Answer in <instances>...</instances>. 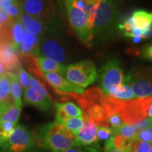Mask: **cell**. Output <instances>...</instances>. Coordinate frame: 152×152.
<instances>
[{
  "label": "cell",
  "instance_id": "1",
  "mask_svg": "<svg viewBox=\"0 0 152 152\" xmlns=\"http://www.w3.org/2000/svg\"><path fill=\"white\" fill-rule=\"evenodd\" d=\"M35 140L39 145L52 152H62L74 147H82L75 134L56 121L38 129Z\"/></svg>",
  "mask_w": 152,
  "mask_h": 152
},
{
  "label": "cell",
  "instance_id": "2",
  "mask_svg": "<svg viewBox=\"0 0 152 152\" xmlns=\"http://www.w3.org/2000/svg\"><path fill=\"white\" fill-rule=\"evenodd\" d=\"M118 11L113 0H99L93 33V43H104L113 36L118 28Z\"/></svg>",
  "mask_w": 152,
  "mask_h": 152
},
{
  "label": "cell",
  "instance_id": "3",
  "mask_svg": "<svg viewBox=\"0 0 152 152\" xmlns=\"http://www.w3.org/2000/svg\"><path fill=\"white\" fill-rule=\"evenodd\" d=\"M66 79L75 86L84 89L98 78V72L94 62L90 60L75 63L66 68Z\"/></svg>",
  "mask_w": 152,
  "mask_h": 152
},
{
  "label": "cell",
  "instance_id": "4",
  "mask_svg": "<svg viewBox=\"0 0 152 152\" xmlns=\"http://www.w3.org/2000/svg\"><path fill=\"white\" fill-rule=\"evenodd\" d=\"M124 83L132 87L136 99L152 96V67L140 66L125 76Z\"/></svg>",
  "mask_w": 152,
  "mask_h": 152
},
{
  "label": "cell",
  "instance_id": "5",
  "mask_svg": "<svg viewBox=\"0 0 152 152\" xmlns=\"http://www.w3.org/2000/svg\"><path fill=\"white\" fill-rule=\"evenodd\" d=\"M69 23L82 42L91 47L94 33L87 27V18L84 11L75 7L71 0H65Z\"/></svg>",
  "mask_w": 152,
  "mask_h": 152
},
{
  "label": "cell",
  "instance_id": "6",
  "mask_svg": "<svg viewBox=\"0 0 152 152\" xmlns=\"http://www.w3.org/2000/svg\"><path fill=\"white\" fill-rule=\"evenodd\" d=\"M97 72L99 89L104 94H107L112 87L124 84L125 75L119 60L107 61Z\"/></svg>",
  "mask_w": 152,
  "mask_h": 152
},
{
  "label": "cell",
  "instance_id": "7",
  "mask_svg": "<svg viewBox=\"0 0 152 152\" xmlns=\"http://www.w3.org/2000/svg\"><path fill=\"white\" fill-rule=\"evenodd\" d=\"M36 56H45L64 65L68 59V52L64 42L59 38L44 35L40 39Z\"/></svg>",
  "mask_w": 152,
  "mask_h": 152
},
{
  "label": "cell",
  "instance_id": "8",
  "mask_svg": "<svg viewBox=\"0 0 152 152\" xmlns=\"http://www.w3.org/2000/svg\"><path fill=\"white\" fill-rule=\"evenodd\" d=\"M35 137L21 125H17L14 130L1 146L4 152H23L33 146Z\"/></svg>",
  "mask_w": 152,
  "mask_h": 152
},
{
  "label": "cell",
  "instance_id": "9",
  "mask_svg": "<svg viewBox=\"0 0 152 152\" xmlns=\"http://www.w3.org/2000/svg\"><path fill=\"white\" fill-rule=\"evenodd\" d=\"M23 12L43 20L47 24L52 23L54 18V7L51 0H22Z\"/></svg>",
  "mask_w": 152,
  "mask_h": 152
},
{
  "label": "cell",
  "instance_id": "10",
  "mask_svg": "<svg viewBox=\"0 0 152 152\" xmlns=\"http://www.w3.org/2000/svg\"><path fill=\"white\" fill-rule=\"evenodd\" d=\"M44 76L45 81L47 82L56 94L59 95H68L71 97L75 94H82L85 92L84 89L72 84L57 73H45Z\"/></svg>",
  "mask_w": 152,
  "mask_h": 152
},
{
  "label": "cell",
  "instance_id": "11",
  "mask_svg": "<svg viewBox=\"0 0 152 152\" xmlns=\"http://www.w3.org/2000/svg\"><path fill=\"white\" fill-rule=\"evenodd\" d=\"M0 61L4 66L7 72L17 71L21 66L18 51L11 43L0 44Z\"/></svg>",
  "mask_w": 152,
  "mask_h": 152
},
{
  "label": "cell",
  "instance_id": "12",
  "mask_svg": "<svg viewBox=\"0 0 152 152\" xmlns=\"http://www.w3.org/2000/svg\"><path fill=\"white\" fill-rule=\"evenodd\" d=\"M98 127L99 125L92 121L84 119L83 127L75 134V136L82 147L89 148L97 142L96 130Z\"/></svg>",
  "mask_w": 152,
  "mask_h": 152
},
{
  "label": "cell",
  "instance_id": "13",
  "mask_svg": "<svg viewBox=\"0 0 152 152\" xmlns=\"http://www.w3.org/2000/svg\"><path fill=\"white\" fill-rule=\"evenodd\" d=\"M18 20L28 33L39 37L45 35L49 28L47 23L24 13L20 15Z\"/></svg>",
  "mask_w": 152,
  "mask_h": 152
},
{
  "label": "cell",
  "instance_id": "14",
  "mask_svg": "<svg viewBox=\"0 0 152 152\" xmlns=\"http://www.w3.org/2000/svg\"><path fill=\"white\" fill-rule=\"evenodd\" d=\"M24 101L26 104L35 106L41 111H49L52 107V101L45 97L37 90L31 87L25 90Z\"/></svg>",
  "mask_w": 152,
  "mask_h": 152
},
{
  "label": "cell",
  "instance_id": "15",
  "mask_svg": "<svg viewBox=\"0 0 152 152\" xmlns=\"http://www.w3.org/2000/svg\"><path fill=\"white\" fill-rule=\"evenodd\" d=\"M56 121H61L71 118H77L83 115L81 108L71 102L56 103Z\"/></svg>",
  "mask_w": 152,
  "mask_h": 152
},
{
  "label": "cell",
  "instance_id": "16",
  "mask_svg": "<svg viewBox=\"0 0 152 152\" xmlns=\"http://www.w3.org/2000/svg\"><path fill=\"white\" fill-rule=\"evenodd\" d=\"M41 37L37 35L26 33L21 44L18 49L19 56L28 54L37 55V49L40 42Z\"/></svg>",
  "mask_w": 152,
  "mask_h": 152
},
{
  "label": "cell",
  "instance_id": "17",
  "mask_svg": "<svg viewBox=\"0 0 152 152\" xmlns=\"http://www.w3.org/2000/svg\"><path fill=\"white\" fill-rule=\"evenodd\" d=\"M107 96L121 101H131L137 99L134 96L132 87L128 83L113 87L110 89L107 93Z\"/></svg>",
  "mask_w": 152,
  "mask_h": 152
},
{
  "label": "cell",
  "instance_id": "18",
  "mask_svg": "<svg viewBox=\"0 0 152 152\" xmlns=\"http://www.w3.org/2000/svg\"><path fill=\"white\" fill-rule=\"evenodd\" d=\"M37 61L42 73H57L60 75H65L66 66L64 64L55 61L45 56H37Z\"/></svg>",
  "mask_w": 152,
  "mask_h": 152
},
{
  "label": "cell",
  "instance_id": "19",
  "mask_svg": "<svg viewBox=\"0 0 152 152\" xmlns=\"http://www.w3.org/2000/svg\"><path fill=\"white\" fill-rule=\"evenodd\" d=\"M11 78L9 72L0 75V102L5 106L14 104L11 95Z\"/></svg>",
  "mask_w": 152,
  "mask_h": 152
},
{
  "label": "cell",
  "instance_id": "20",
  "mask_svg": "<svg viewBox=\"0 0 152 152\" xmlns=\"http://www.w3.org/2000/svg\"><path fill=\"white\" fill-rule=\"evenodd\" d=\"M10 33L11 45L15 49L18 51L20 45L23 39L24 36L26 35V31L23 26L19 21V20H13L10 26Z\"/></svg>",
  "mask_w": 152,
  "mask_h": 152
},
{
  "label": "cell",
  "instance_id": "21",
  "mask_svg": "<svg viewBox=\"0 0 152 152\" xmlns=\"http://www.w3.org/2000/svg\"><path fill=\"white\" fill-rule=\"evenodd\" d=\"M131 18L134 27L140 28L143 30L144 33L152 23L151 14L144 10L135 11L132 14Z\"/></svg>",
  "mask_w": 152,
  "mask_h": 152
},
{
  "label": "cell",
  "instance_id": "22",
  "mask_svg": "<svg viewBox=\"0 0 152 152\" xmlns=\"http://www.w3.org/2000/svg\"><path fill=\"white\" fill-rule=\"evenodd\" d=\"M21 108V106L14 103L6 106L3 111L0 113V121L1 122L9 121L17 125L20 115Z\"/></svg>",
  "mask_w": 152,
  "mask_h": 152
},
{
  "label": "cell",
  "instance_id": "23",
  "mask_svg": "<svg viewBox=\"0 0 152 152\" xmlns=\"http://www.w3.org/2000/svg\"><path fill=\"white\" fill-rule=\"evenodd\" d=\"M11 78V95L13 102L17 105L23 106L22 87L17 75L14 72H9Z\"/></svg>",
  "mask_w": 152,
  "mask_h": 152
},
{
  "label": "cell",
  "instance_id": "24",
  "mask_svg": "<svg viewBox=\"0 0 152 152\" xmlns=\"http://www.w3.org/2000/svg\"><path fill=\"white\" fill-rule=\"evenodd\" d=\"M59 123L66 130H69L70 132L73 133L74 134L77 133L78 131L82 129L84 125V119L83 115L77 118H67L62 120L61 121H56Z\"/></svg>",
  "mask_w": 152,
  "mask_h": 152
},
{
  "label": "cell",
  "instance_id": "25",
  "mask_svg": "<svg viewBox=\"0 0 152 152\" xmlns=\"http://www.w3.org/2000/svg\"><path fill=\"white\" fill-rule=\"evenodd\" d=\"M137 131L134 125L123 123L116 130H114V134H118L127 140H135Z\"/></svg>",
  "mask_w": 152,
  "mask_h": 152
},
{
  "label": "cell",
  "instance_id": "26",
  "mask_svg": "<svg viewBox=\"0 0 152 152\" xmlns=\"http://www.w3.org/2000/svg\"><path fill=\"white\" fill-rule=\"evenodd\" d=\"M30 87L35 88L36 90H37L39 92L41 93L43 96H45V97L49 99V100L52 101V96H50V94H49L48 91L47 90L46 87L45 86V85L43 83H42L40 81H39L37 80L35 77H34L33 76L30 75Z\"/></svg>",
  "mask_w": 152,
  "mask_h": 152
},
{
  "label": "cell",
  "instance_id": "27",
  "mask_svg": "<svg viewBox=\"0 0 152 152\" xmlns=\"http://www.w3.org/2000/svg\"><path fill=\"white\" fill-rule=\"evenodd\" d=\"M114 135V131L109 127L99 126L96 130V138L97 140L108 141Z\"/></svg>",
  "mask_w": 152,
  "mask_h": 152
},
{
  "label": "cell",
  "instance_id": "28",
  "mask_svg": "<svg viewBox=\"0 0 152 152\" xmlns=\"http://www.w3.org/2000/svg\"><path fill=\"white\" fill-rule=\"evenodd\" d=\"M152 144L135 140L132 142L131 152H150Z\"/></svg>",
  "mask_w": 152,
  "mask_h": 152
},
{
  "label": "cell",
  "instance_id": "29",
  "mask_svg": "<svg viewBox=\"0 0 152 152\" xmlns=\"http://www.w3.org/2000/svg\"><path fill=\"white\" fill-rule=\"evenodd\" d=\"M16 73L21 87L24 90H26L30 87V75L25 71L22 66L18 68Z\"/></svg>",
  "mask_w": 152,
  "mask_h": 152
},
{
  "label": "cell",
  "instance_id": "30",
  "mask_svg": "<svg viewBox=\"0 0 152 152\" xmlns=\"http://www.w3.org/2000/svg\"><path fill=\"white\" fill-rule=\"evenodd\" d=\"M7 14L9 15L10 18L12 20H18L19 17L23 13V9L20 2H15L7 11Z\"/></svg>",
  "mask_w": 152,
  "mask_h": 152
},
{
  "label": "cell",
  "instance_id": "31",
  "mask_svg": "<svg viewBox=\"0 0 152 152\" xmlns=\"http://www.w3.org/2000/svg\"><path fill=\"white\" fill-rule=\"evenodd\" d=\"M16 125H17L11 122H9V121L0 123V132H1L3 137L6 140L10 136V134L14 130Z\"/></svg>",
  "mask_w": 152,
  "mask_h": 152
},
{
  "label": "cell",
  "instance_id": "32",
  "mask_svg": "<svg viewBox=\"0 0 152 152\" xmlns=\"http://www.w3.org/2000/svg\"><path fill=\"white\" fill-rule=\"evenodd\" d=\"M138 55L144 60L152 61V42L144 45L140 50H139Z\"/></svg>",
  "mask_w": 152,
  "mask_h": 152
},
{
  "label": "cell",
  "instance_id": "33",
  "mask_svg": "<svg viewBox=\"0 0 152 152\" xmlns=\"http://www.w3.org/2000/svg\"><path fill=\"white\" fill-rule=\"evenodd\" d=\"M13 20L10 18L6 11L0 9V30L9 28Z\"/></svg>",
  "mask_w": 152,
  "mask_h": 152
},
{
  "label": "cell",
  "instance_id": "34",
  "mask_svg": "<svg viewBox=\"0 0 152 152\" xmlns=\"http://www.w3.org/2000/svg\"><path fill=\"white\" fill-rule=\"evenodd\" d=\"M113 137L106 142L104 146V151L105 152H125L123 150L118 149L113 144Z\"/></svg>",
  "mask_w": 152,
  "mask_h": 152
},
{
  "label": "cell",
  "instance_id": "35",
  "mask_svg": "<svg viewBox=\"0 0 152 152\" xmlns=\"http://www.w3.org/2000/svg\"><path fill=\"white\" fill-rule=\"evenodd\" d=\"M15 3L14 0H0V9L7 11Z\"/></svg>",
  "mask_w": 152,
  "mask_h": 152
},
{
  "label": "cell",
  "instance_id": "36",
  "mask_svg": "<svg viewBox=\"0 0 152 152\" xmlns=\"http://www.w3.org/2000/svg\"><path fill=\"white\" fill-rule=\"evenodd\" d=\"M92 149L85 147H74L62 152H92Z\"/></svg>",
  "mask_w": 152,
  "mask_h": 152
},
{
  "label": "cell",
  "instance_id": "37",
  "mask_svg": "<svg viewBox=\"0 0 152 152\" xmlns=\"http://www.w3.org/2000/svg\"><path fill=\"white\" fill-rule=\"evenodd\" d=\"M142 37L143 38V39H149V38L152 37V23L149 26V28L145 30V32L144 33Z\"/></svg>",
  "mask_w": 152,
  "mask_h": 152
},
{
  "label": "cell",
  "instance_id": "38",
  "mask_svg": "<svg viewBox=\"0 0 152 152\" xmlns=\"http://www.w3.org/2000/svg\"><path fill=\"white\" fill-rule=\"evenodd\" d=\"M147 118L152 120V102L148 106V109L147 111Z\"/></svg>",
  "mask_w": 152,
  "mask_h": 152
},
{
  "label": "cell",
  "instance_id": "39",
  "mask_svg": "<svg viewBox=\"0 0 152 152\" xmlns=\"http://www.w3.org/2000/svg\"><path fill=\"white\" fill-rule=\"evenodd\" d=\"M143 38L142 37H135V38H132L131 39V41H132V43L134 44H138V43H140L141 42L143 41Z\"/></svg>",
  "mask_w": 152,
  "mask_h": 152
},
{
  "label": "cell",
  "instance_id": "40",
  "mask_svg": "<svg viewBox=\"0 0 152 152\" xmlns=\"http://www.w3.org/2000/svg\"><path fill=\"white\" fill-rule=\"evenodd\" d=\"M6 72H7V69H6L4 66L2 64V63L0 61V75L5 73Z\"/></svg>",
  "mask_w": 152,
  "mask_h": 152
},
{
  "label": "cell",
  "instance_id": "41",
  "mask_svg": "<svg viewBox=\"0 0 152 152\" xmlns=\"http://www.w3.org/2000/svg\"><path fill=\"white\" fill-rule=\"evenodd\" d=\"M5 140H6V139L4 137L2 134H1V132H0V147L2 145V144L4 143V142Z\"/></svg>",
  "mask_w": 152,
  "mask_h": 152
},
{
  "label": "cell",
  "instance_id": "42",
  "mask_svg": "<svg viewBox=\"0 0 152 152\" xmlns=\"http://www.w3.org/2000/svg\"><path fill=\"white\" fill-rule=\"evenodd\" d=\"M86 2L88 3H98L99 2V0H85Z\"/></svg>",
  "mask_w": 152,
  "mask_h": 152
},
{
  "label": "cell",
  "instance_id": "43",
  "mask_svg": "<svg viewBox=\"0 0 152 152\" xmlns=\"http://www.w3.org/2000/svg\"><path fill=\"white\" fill-rule=\"evenodd\" d=\"M6 106H7L3 105V104H1V102H0V113H1V112L3 111V110H4V108L6 107Z\"/></svg>",
  "mask_w": 152,
  "mask_h": 152
},
{
  "label": "cell",
  "instance_id": "44",
  "mask_svg": "<svg viewBox=\"0 0 152 152\" xmlns=\"http://www.w3.org/2000/svg\"><path fill=\"white\" fill-rule=\"evenodd\" d=\"M18 1H19V0H14V2H18Z\"/></svg>",
  "mask_w": 152,
  "mask_h": 152
},
{
  "label": "cell",
  "instance_id": "45",
  "mask_svg": "<svg viewBox=\"0 0 152 152\" xmlns=\"http://www.w3.org/2000/svg\"><path fill=\"white\" fill-rule=\"evenodd\" d=\"M151 18H152V12H151Z\"/></svg>",
  "mask_w": 152,
  "mask_h": 152
},
{
  "label": "cell",
  "instance_id": "46",
  "mask_svg": "<svg viewBox=\"0 0 152 152\" xmlns=\"http://www.w3.org/2000/svg\"><path fill=\"white\" fill-rule=\"evenodd\" d=\"M150 152H152V147H151V151Z\"/></svg>",
  "mask_w": 152,
  "mask_h": 152
},
{
  "label": "cell",
  "instance_id": "47",
  "mask_svg": "<svg viewBox=\"0 0 152 152\" xmlns=\"http://www.w3.org/2000/svg\"><path fill=\"white\" fill-rule=\"evenodd\" d=\"M0 123H1V121H0Z\"/></svg>",
  "mask_w": 152,
  "mask_h": 152
}]
</instances>
